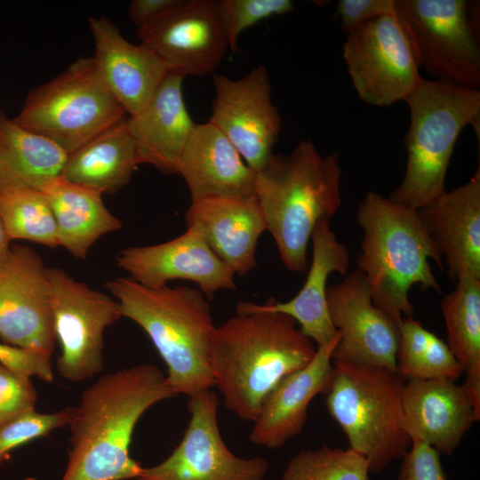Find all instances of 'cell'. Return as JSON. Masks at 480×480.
Returning a JSON list of instances; mask_svg holds the SVG:
<instances>
[{
  "instance_id": "obj_19",
  "label": "cell",
  "mask_w": 480,
  "mask_h": 480,
  "mask_svg": "<svg viewBox=\"0 0 480 480\" xmlns=\"http://www.w3.org/2000/svg\"><path fill=\"white\" fill-rule=\"evenodd\" d=\"M447 265L448 276L480 278V171L417 210Z\"/></svg>"
},
{
  "instance_id": "obj_3",
  "label": "cell",
  "mask_w": 480,
  "mask_h": 480,
  "mask_svg": "<svg viewBox=\"0 0 480 480\" xmlns=\"http://www.w3.org/2000/svg\"><path fill=\"white\" fill-rule=\"evenodd\" d=\"M356 220L363 230L357 270L366 280L374 305L395 324L414 315L412 285L440 292L429 260L441 270L444 260L416 209L369 192Z\"/></svg>"
},
{
  "instance_id": "obj_22",
  "label": "cell",
  "mask_w": 480,
  "mask_h": 480,
  "mask_svg": "<svg viewBox=\"0 0 480 480\" xmlns=\"http://www.w3.org/2000/svg\"><path fill=\"white\" fill-rule=\"evenodd\" d=\"M185 220L236 275L244 276L256 267L258 240L267 228L255 195L193 201Z\"/></svg>"
},
{
  "instance_id": "obj_28",
  "label": "cell",
  "mask_w": 480,
  "mask_h": 480,
  "mask_svg": "<svg viewBox=\"0 0 480 480\" xmlns=\"http://www.w3.org/2000/svg\"><path fill=\"white\" fill-rule=\"evenodd\" d=\"M68 153L52 140L9 119L0 109V191L42 190L61 175Z\"/></svg>"
},
{
  "instance_id": "obj_18",
  "label": "cell",
  "mask_w": 480,
  "mask_h": 480,
  "mask_svg": "<svg viewBox=\"0 0 480 480\" xmlns=\"http://www.w3.org/2000/svg\"><path fill=\"white\" fill-rule=\"evenodd\" d=\"M402 407L411 440L421 441L444 455H451L480 419L465 385L449 379L405 381Z\"/></svg>"
},
{
  "instance_id": "obj_27",
  "label": "cell",
  "mask_w": 480,
  "mask_h": 480,
  "mask_svg": "<svg viewBox=\"0 0 480 480\" xmlns=\"http://www.w3.org/2000/svg\"><path fill=\"white\" fill-rule=\"evenodd\" d=\"M138 164L124 118L69 153L60 176L101 194L115 193L128 183Z\"/></svg>"
},
{
  "instance_id": "obj_20",
  "label": "cell",
  "mask_w": 480,
  "mask_h": 480,
  "mask_svg": "<svg viewBox=\"0 0 480 480\" xmlns=\"http://www.w3.org/2000/svg\"><path fill=\"white\" fill-rule=\"evenodd\" d=\"M96 70L129 116L139 113L169 74L147 46L128 42L108 19L90 18Z\"/></svg>"
},
{
  "instance_id": "obj_30",
  "label": "cell",
  "mask_w": 480,
  "mask_h": 480,
  "mask_svg": "<svg viewBox=\"0 0 480 480\" xmlns=\"http://www.w3.org/2000/svg\"><path fill=\"white\" fill-rule=\"evenodd\" d=\"M399 340L396 373L405 381L414 380H458L464 372L448 344L421 323L404 317L397 324Z\"/></svg>"
},
{
  "instance_id": "obj_37",
  "label": "cell",
  "mask_w": 480,
  "mask_h": 480,
  "mask_svg": "<svg viewBox=\"0 0 480 480\" xmlns=\"http://www.w3.org/2000/svg\"><path fill=\"white\" fill-rule=\"evenodd\" d=\"M397 480H446L439 452L421 441L412 440Z\"/></svg>"
},
{
  "instance_id": "obj_8",
  "label": "cell",
  "mask_w": 480,
  "mask_h": 480,
  "mask_svg": "<svg viewBox=\"0 0 480 480\" xmlns=\"http://www.w3.org/2000/svg\"><path fill=\"white\" fill-rule=\"evenodd\" d=\"M125 114L99 76L92 57H87L32 90L12 120L68 155L126 118Z\"/></svg>"
},
{
  "instance_id": "obj_9",
  "label": "cell",
  "mask_w": 480,
  "mask_h": 480,
  "mask_svg": "<svg viewBox=\"0 0 480 480\" xmlns=\"http://www.w3.org/2000/svg\"><path fill=\"white\" fill-rule=\"evenodd\" d=\"M395 13L419 68L435 80L479 89V12L476 3L395 0Z\"/></svg>"
},
{
  "instance_id": "obj_38",
  "label": "cell",
  "mask_w": 480,
  "mask_h": 480,
  "mask_svg": "<svg viewBox=\"0 0 480 480\" xmlns=\"http://www.w3.org/2000/svg\"><path fill=\"white\" fill-rule=\"evenodd\" d=\"M395 12V0H340L336 14L340 28L348 33L377 17Z\"/></svg>"
},
{
  "instance_id": "obj_26",
  "label": "cell",
  "mask_w": 480,
  "mask_h": 480,
  "mask_svg": "<svg viewBox=\"0 0 480 480\" xmlns=\"http://www.w3.org/2000/svg\"><path fill=\"white\" fill-rule=\"evenodd\" d=\"M41 191L55 217L60 246L76 258L85 259L100 236L122 227L105 206L102 194L95 189L59 176Z\"/></svg>"
},
{
  "instance_id": "obj_7",
  "label": "cell",
  "mask_w": 480,
  "mask_h": 480,
  "mask_svg": "<svg viewBox=\"0 0 480 480\" xmlns=\"http://www.w3.org/2000/svg\"><path fill=\"white\" fill-rule=\"evenodd\" d=\"M404 383L384 367L333 362L323 391L326 408L372 473L403 458L411 446L402 407Z\"/></svg>"
},
{
  "instance_id": "obj_12",
  "label": "cell",
  "mask_w": 480,
  "mask_h": 480,
  "mask_svg": "<svg viewBox=\"0 0 480 480\" xmlns=\"http://www.w3.org/2000/svg\"><path fill=\"white\" fill-rule=\"evenodd\" d=\"M187 406L190 420L181 441L161 463L143 468L138 480H264L265 459L240 458L224 443L212 388L189 396Z\"/></svg>"
},
{
  "instance_id": "obj_11",
  "label": "cell",
  "mask_w": 480,
  "mask_h": 480,
  "mask_svg": "<svg viewBox=\"0 0 480 480\" xmlns=\"http://www.w3.org/2000/svg\"><path fill=\"white\" fill-rule=\"evenodd\" d=\"M342 56L358 97L372 106L404 101L422 78L395 12L348 32Z\"/></svg>"
},
{
  "instance_id": "obj_5",
  "label": "cell",
  "mask_w": 480,
  "mask_h": 480,
  "mask_svg": "<svg viewBox=\"0 0 480 480\" xmlns=\"http://www.w3.org/2000/svg\"><path fill=\"white\" fill-rule=\"evenodd\" d=\"M122 315L148 334L167 366L166 381L177 394L192 396L215 387L209 363L216 328L207 299L186 285L152 288L130 277L106 284Z\"/></svg>"
},
{
  "instance_id": "obj_16",
  "label": "cell",
  "mask_w": 480,
  "mask_h": 480,
  "mask_svg": "<svg viewBox=\"0 0 480 480\" xmlns=\"http://www.w3.org/2000/svg\"><path fill=\"white\" fill-rule=\"evenodd\" d=\"M327 306L340 333L332 356L333 362L396 372L397 324L374 305L361 272L355 269L340 283L328 286Z\"/></svg>"
},
{
  "instance_id": "obj_1",
  "label": "cell",
  "mask_w": 480,
  "mask_h": 480,
  "mask_svg": "<svg viewBox=\"0 0 480 480\" xmlns=\"http://www.w3.org/2000/svg\"><path fill=\"white\" fill-rule=\"evenodd\" d=\"M176 396L150 364L100 377L84 390L68 424L71 448L61 480L137 479L143 468L129 453L136 424L151 406Z\"/></svg>"
},
{
  "instance_id": "obj_40",
  "label": "cell",
  "mask_w": 480,
  "mask_h": 480,
  "mask_svg": "<svg viewBox=\"0 0 480 480\" xmlns=\"http://www.w3.org/2000/svg\"><path fill=\"white\" fill-rule=\"evenodd\" d=\"M10 237L0 218V269L4 267L10 254Z\"/></svg>"
},
{
  "instance_id": "obj_39",
  "label": "cell",
  "mask_w": 480,
  "mask_h": 480,
  "mask_svg": "<svg viewBox=\"0 0 480 480\" xmlns=\"http://www.w3.org/2000/svg\"><path fill=\"white\" fill-rule=\"evenodd\" d=\"M177 0H134L131 3L128 13L131 20L141 27L148 20L171 7Z\"/></svg>"
},
{
  "instance_id": "obj_17",
  "label": "cell",
  "mask_w": 480,
  "mask_h": 480,
  "mask_svg": "<svg viewBox=\"0 0 480 480\" xmlns=\"http://www.w3.org/2000/svg\"><path fill=\"white\" fill-rule=\"evenodd\" d=\"M116 265L135 282L148 287L167 285L185 279L198 285L207 300L220 290H235V273L208 246L195 229L170 241L148 246H132L119 252Z\"/></svg>"
},
{
  "instance_id": "obj_4",
  "label": "cell",
  "mask_w": 480,
  "mask_h": 480,
  "mask_svg": "<svg viewBox=\"0 0 480 480\" xmlns=\"http://www.w3.org/2000/svg\"><path fill=\"white\" fill-rule=\"evenodd\" d=\"M341 167L337 152L322 155L301 140L288 155H273L256 172L255 196L282 262L293 272L308 265L314 228L341 205Z\"/></svg>"
},
{
  "instance_id": "obj_32",
  "label": "cell",
  "mask_w": 480,
  "mask_h": 480,
  "mask_svg": "<svg viewBox=\"0 0 480 480\" xmlns=\"http://www.w3.org/2000/svg\"><path fill=\"white\" fill-rule=\"evenodd\" d=\"M366 459L348 448L307 449L287 463L283 480H370Z\"/></svg>"
},
{
  "instance_id": "obj_29",
  "label": "cell",
  "mask_w": 480,
  "mask_h": 480,
  "mask_svg": "<svg viewBox=\"0 0 480 480\" xmlns=\"http://www.w3.org/2000/svg\"><path fill=\"white\" fill-rule=\"evenodd\" d=\"M441 300L447 344L467 374L465 387L480 414V278L461 276Z\"/></svg>"
},
{
  "instance_id": "obj_2",
  "label": "cell",
  "mask_w": 480,
  "mask_h": 480,
  "mask_svg": "<svg viewBox=\"0 0 480 480\" xmlns=\"http://www.w3.org/2000/svg\"><path fill=\"white\" fill-rule=\"evenodd\" d=\"M316 352L292 317L236 305V315L212 333L209 363L224 406L254 421L271 390Z\"/></svg>"
},
{
  "instance_id": "obj_23",
  "label": "cell",
  "mask_w": 480,
  "mask_h": 480,
  "mask_svg": "<svg viewBox=\"0 0 480 480\" xmlns=\"http://www.w3.org/2000/svg\"><path fill=\"white\" fill-rule=\"evenodd\" d=\"M339 339L338 332L332 340L316 348L306 366L285 376L271 390L253 421L251 443L276 449L302 432L310 402L331 380L332 356Z\"/></svg>"
},
{
  "instance_id": "obj_33",
  "label": "cell",
  "mask_w": 480,
  "mask_h": 480,
  "mask_svg": "<svg viewBox=\"0 0 480 480\" xmlns=\"http://www.w3.org/2000/svg\"><path fill=\"white\" fill-rule=\"evenodd\" d=\"M228 47L237 51L240 34L251 26L276 15L290 13L294 9L291 0H219Z\"/></svg>"
},
{
  "instance_id": "obj_15",
  "label": "cell",
  "mask_w": 480,
  "mask_h": 480,
  "mask_svg": "<svg viewBox=\"0 0 480 480\" xmlns=\"http://www.w3.org/2000/svg\"><path fill=\"white\" fill-rule=\"evenodd\" d=\"M0 337L21 348L51 355L54 350L57 339L47 268L27 245L11 246L0 269Z\"/></svg>"
},
{
  "instance_id": "obj_6",
  "label": "cell",
  "mask_w": 480,
  "mask_h": 480,
  "mask_svg": "<svg viewBox=\"0 0 480 480\" xmlns=\"http://www.w3.org/2000/svg\"><path fill=\"white\" fill-rule=\"evenodd\" d=\"M404 101L410 111L407 161L403 180L388 198L418 210L446 190L450 160L463 129L479 130L480 91L422 77Z\"/></svg>"
},
{
  "instance_id": "obj_14",
  "label": "cell",
  "mask_w": 480,
  "mask_h": 480,
  "mask_svg": "<svg viewBox=\"0 0 480 480\" xmlns=\"http://www.w3.org/2000/svg\"><path fill=\"white\" fill-rule=\"evenodd\" d=\"M211 124L219 129L255 172L273 156L282 119L271 100L268 72L259 64L240 79L213 75Z\"/></svg>"
},
{
  "instance_id": "obj_25",
  "label": "cell",
  "mask_w": 480,
  "mask_h": 480,
  "mask_svg": "<svg viewBox=\"0 0 480 480\" xmlns=\"http://www.w3.org/2000/svg\"><path fill=\"white\" fill-rule=\"evenodd\" d=\"M182 76L169 72L148 103L126 118L140 164L176 173L180 155L196 124L182 93Z\"/></svg>"
},
{
  "instance_id": "obj_10",
  "label": "cell",
  "mask_w": 480,
  "mask_h": 480,
  "mask_svg": "<svg viewBox=\"0 0 480 480\" xmlns=\"http://www.w3.org/2000/svg\"><path fill=\"white\" fill-rule=\"evenodd\" d=\"M56 339L60 345L58 373L74 382L103 367L104 332L123 315L117 300L56 268H47Z\"/></svg>"
},
{
  "instance_id": "obj_13",
  "label": "cell",
  "mask_w": 480,
  "mask_h": 480,
  "mask_svg": "<svg viewBox=\"0 0 480 480\" xmlns=\"http://www.w3.org/2000/svg\"><path fill=\"white\" fill-rule=\"evenodd\" d=\"M137 36L169 72L182 76L213 74L229 48L217 0H177Z\"/></svg>"
},
{
  "instance_id": "obj_24",
  "label": "cell",
  "mask_w": 480,
  "mask_h": 480,
  "mask_svg": "<svg viewBox=\"0 0 480 480\" xmlns=\"http://www.w3.org/2000/svg\"><path fill=\"white\" fill-rule=\"evenodd\" d=\"M191 202L255 195L256 172L225 135L210 123L196 125L178 162Z\"/></svg>"
},
{
  "instance_id": "obj_35",
  "label": "cell",
  "mask_w": 480,
  "mask_h": 480,
  "mask_svg": "<svg viewBox=\"0 0 480 480\" xmlns=\"http://www.w3.org/2000/svg\"><path fill=\"white\" fill-rule=\"evenodd\" d=\"M36 390L29 378L0 364V428L35 410Z\"/></svg>"
},
{
  "instance_id": "obj_34",
  "label": "cell",
  "mask_w": 480,
  "mask_h": 480,
  "mask_svg": "<svg viewBox=\"0 0 480 480\" xmlns=\"http://www.w3.org/2000/svg\"><path fill=\"white\" fill-rule=\"evenodd\" d=\"M76 407L42 413L32 410L0 428V464L15 448L51 431L68 425Z\"/></svg>"
},
{
  "instance_id": "obj_21",
  "label": "cell",
  "mask_w": 480,
  "mask_h": 480,
  "mask_svg": "<svg viewBox=\"0 0 480 480\" xmlns=\"http://www.w3.org/2000/svg\"><path fill=\"white\" fill-rule=\"evenodd\" d=\"M312 260L300 292L286 302L269 298L264 304L238 301L236 305L253 310L278 312L292 317L300 332L318 347L326 345L338 334L327 306V280L332 272L345 275L349 253L331 229L330 219L320 220L313 230Z\"/></svg>"
},
{
  "instance_id": "obj_36",
  "label": "cell",
  "mask_w": 480,
  "mask_h": 480,
  "mask_svg": "<svg viewBox=\"0 0 480 480\" xmlns=\"http://www.w3.org/2000/svg\"><path fill=\"white\" fill-rule=\"evenodd\" d=\"M0 364L22 377L47 382L54 379L52 355L46 352L0 343Z\"/></svg>"
},
{
  "instance_id": "obj_31",
  "label": "cell",
  "mask_w": 480,
  "mask_h": 480,
  "mask_svg": "<svg viewBox=\"0 0 480 480\" xmlns=\"http://www.w3.org/2000/svg\"><path fill=\"white\" fill-rule=\"evenodd\" d=\"M0 218L11 240L60 245L55 217L41 190L19 187L0 191Z\"/></svg>"
}]
</instances>
